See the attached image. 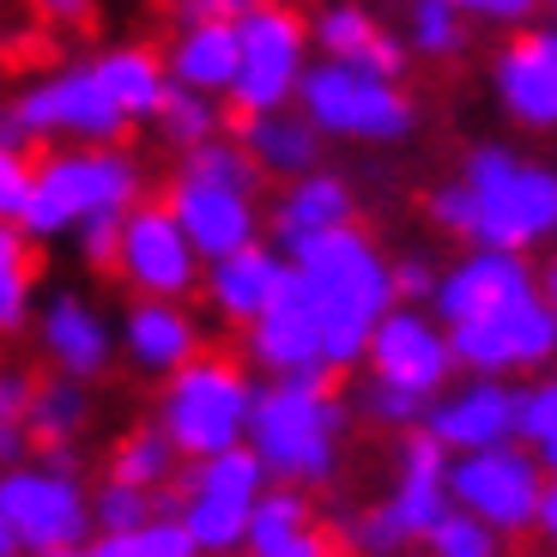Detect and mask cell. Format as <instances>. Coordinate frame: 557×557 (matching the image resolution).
Instances as JSON below:
<instances>
[{"label": "cell", "instance_id": "obj_1", "mask_svg": "<svg viewBox=\"0 0 557 557\" xmlns=\"http://www.w3.org/2000/svg\"><path fill=\"white\" fill-rule=\"evenodd\" d=\"M285 255H292V267L304 273L309 297L321 309L327 370L334 376L363 370V351H370L376 321L400 304V292H394V261L382 255V243L351 219V224H334V231H315V237H297Z\"/></svg>", "mask_w": 557, "mask_h": 557}, {"label": "cell", "instance_id": "obj_2", "mask_svg": "<svg viewBox=\"0 0 557 557\" xmlns=\"http://www.w3.org/2000/svg\"><path fill=\"white\" fill-rule=\"evenodd\" d=\"M346 431H351V400L334 388V370L261 382L249 443L261 448L273 485H304V491L334 485Z\"/></svg>", "mask_w": 557, "mask_h": 557}, {"label": "cell", "instance_id": "obj_3", "mask_svg": "<svg viewBox=\"0 0 557 557\" xmlns=\"http://www.w3.org/2000/svg\"><path fill=\"white\" fill-rule=\"evenodd\" d=\"M460 176H467L473 207H479L473 243L521 249V255L557 243V164L521 158L503 139H479L460 158Z\"/></svg>", "mask_w": 557, "mask_h": 557}, {"label": "cell", "instance_id": "obj_4", "mask_svg": "<svg viewBox=\"0 0 557 557\" xmlns=\"http://www.w3.org/2000/svg\"><path fill=\"white\" fill-rule=\"evenodd\" d=\"M139 200H146V170L127 146H55L37 158L25 231L37 243H55L98 212H134Z\"/></svg>", "mask_w": 557, "mask_h": 557}, {"label": "cell", "instance_id": "obj_5", "mask_svg": "<svg viewBox=\"0 0 557 557\" xmlns=\"http://www.w3.org/2000/svg\"><path fill=\"white\" fill-rule=\"evenodd\" d=\"M255 400H261V382L249 376V363L207 346L200 358L182 363L176 376L158 382L152 418L170 431V443L182 455L200 460V455H219L231 443H249Z\"/></svg>", "mask_w": 557, "mask_h": 557}, {"label": "cell", "instance_id": "obj_6", "mask_svg": "<svg viewBox=\"0 0 557 557\" xmlns=\"http://www.w3.org/2000/svg\"><path fill=\"white\" fill-rule=\"evenodd\" d=\"M297 110L327 139H351V146H394V139H412L418 127V103L400 79L358 67V61H334V55L309 61Z\"/></svg>", "mask_w": 557, "mask_h": 557}, {"label": "cell", "instance_id": "obj_7", "mask_svg": "<svg viewBox=\"0 0 557 557\" xmlns=\"http://www.w3.org/2000/svg\"><path fill=\"white\" fill-rule=\"evenodd\" d=\"M0 509L13 521L25 557L61 552V545L98 540V516H91V485L61 460H13L0 467Z\"/></svg>", "mask_w": 557, "mask_h": 557}, {"label": "cell", "instance_id": "obj_8", "mask_svg": "<svg viewBox=\"0 0 557 557\" xmlns=\"http://www.w3.org/2000/svg\"><path fill=\"white\" fill-rule=\"evenodd\" d=\"M7 110L30 127V139H61V146H122L134 127V115L115 103V91L98 79L91 61L30 79Z\"/></svg>", "mask_w": 557, "mask_h": 557}, {"label": "cell", "instance_id": "obj_9", "mask_svg": "<svg viewBox=\"0 0 557 557\" xmlns=\"http://www.w3.org/2000/svg\"><path fill=\"white\" fill-rule=\"evenodd\" d=\"M243 30V67L237 85H231V110L237 115H261V110H292L297 91H304L309 73V18L297 7H278V0H261L249 18H237Z\"/></svg>", "mask_w": 557, "mask_h": 557}, {"label": "cell", "instance_id": "obj_10", "mask_svg": "<svg viewBox=\"0 0 557 557\" xmlns=\"http://www.w3.org/2000/svg\"><path fill=\"white\" fill-rule=\"evenodd\" d=\"M545 460L533 455L521 436L491 448H467L448 467V485H455V503L485 516L503 540H521V533L540 528V503H545Z\"/></svg>", "mask_w": 557, "mask_h": 557}, {"label": "cell", "instance_id": "obj_11", "mask_svg": "<svg viewBox=\"0 0 557 557\" xmlns=\"http://www.w3.org/2000/svg\"><path fill=\"white\" fill-rule=\"evenodd\" d=\"M448 334H455L460 370L521 382V376H540V370L557 363V304L540 285V292L491 309V315H479V321H460V327H448Z\"/></svg>", "mask_w": 557, "mask_h": 557}, {"label": "cell", "instance_id": "obj_12", "mask_svg": "<svg viewBox=\"0 0 557 557\" xmlns=\"http://www.w3.org/2000/svg\"><path fill=\"white\" fill-rule=\"evenodd\" d=\"M110 273L134 297H200V285H207V255L182 231L170 200H139L122 219V249H115Z\"/></svg>", "mask_w": 557, "mask_h": 557}, {"label": "cell", "instance_id": "obj_13", "mask_svg": "<svg viewBox=\"0 0 557 557\" xmlns=\"http://www.w3.org/2000/svg\"><path fill=\"white\" fill-rule=\"evenodd\" d=\"M363 370L394 382V388H412V394H431L436 400L460 370L455 334H448V321L436 315L431 304H394L388 315L376 321V334H370Z\"/></svg>", "mask_w": 557, "mask_h": 557}, {"label": "cell", "instance_id": "obj_14", "mask_svg": "<svg viewBox=\"0 0 557 557\" xmlns=\"http://www.w3.org/2000/svg\"><path fill=\"white\" fill-rule=\"evenodd\" d=\"M491 98L528 134H557V25H521L497 42Z\"/></svg>", "mask_w": 557, "mask_h": 557}, {"label": "cell", "instance_id": "obj_15", "mask_svg": "<svg viewBox=\"0 0 557 557\" xmlns=\"http://www.w3.org/2000/svg\"><path fill=\"white\" fill-rule=\"evenodd\" d=\"M243 346H249V363L267 370V376H304V370H327V339H321V309L309 297L304 273L285 267L273 304L243 327Z\"/></svg>", "mask_w": 557, "mask_h": 557}, {"label": "cell", "instance_id": "obj_16", "mask_svg": "<svg viewBox=\"0 0 557 557\" xmlns=\"http://www.w3.org/2000/svg\"><path fill=\"white\" fill-rule=\"evenodd\" d=\"M516 424H521V382L479 376V370H467V382H448L431 400V412H424V431H431L448 455L509 443Z\"/></svg>", "mask_w": 557, "mask_h": 557}, {"label": "cell", "instance_id": "obj_17", "mask_svg": "<svg viewBox=\"0 0 557 557\" xmlns=\"http://www.w3.org/2000/svg\"><path fill=\"white\" fill-rule=\"evenodd\" d=\"M528 292H540V273H533V261L521 249L467 243V255H460L455 267H443V285H436L431 309L448 327H460V321H479V315L516 304V297H528Z\"/></svg>", "mask_w": 557, "mask_h": 557}, {"label": "cell", "instance_id": "obj_18", "mask_svg": "<svg viewBox=\"0 0 557 557\" xmlns=\"http://www.w3.org/2000/svg\"><path fill=\"white\" fill-rule=\"evenodd\" d=\"M170 212L182 219V231L195 237V249L207 255V261H219V255L231 249H249V243H261V195L255 188H224V182H200V176H182L164 188Z\"/></svg>", "mask_w": 557, "mask_h": 557}, {"label": "cell", "instance_id": "obj_19", "mask_svg": "<svg viewBox=\"0 0 557 557\" xmlns=\"http://www.w3.org/2000/svg\"><path fill=\"white\" fill-rule=\"evenodd\" d=\"M207 351L200 315L188 309V297H134L122 315V358L134 363L146 382L176 376L188 358Z\"/></svg>", "mask_w": 557, "mask_h": 557}, {"label": "cell", "instance_id": "obj_20", "mask_svg": "<svg viewBox=\"0 0 557 557\" xmlns=\"http://www.w3.org/2000/svg\"><path fill=\"white\" fill-rule=\"evenodd\" d=\"M448 467H455V455H448L424 424H418V431H400V443H394V473H388V509L400 516V528L412 533L418 545H424V533L455 509Z\"/></svg>", "mask_w": 557, "mask_h": 557}, {"label": "cell", "instance_id": "obj_21", "mask_svg": "<svg viewBox=\"0 0 557 557\" xmlns=\"http://www.w3.org/2000/svg\"><path fill=\"white\" fill-rule=\"evenodd\" d=\"M37 346L49 358V370L79 382H98L122 351V327L103 321V309H91L79 292H55L37 309Z\"/></svg>", "mask_w": 557, "mask_h": 557}, {"label": "cell", "instance_id": "obj_22", "mask_svg": "<svg viewBox=\"0 0 557 557\" xmlns=\"http://www.w3.org/2000/svg\"><path fill=\"white\" fill-rule=\"evenodd\" d=\"M285 267H292L285 243L261 237V243H249V249H231V255H219V261H207V285H200V297H207V309L224 321V327H237L243 334V327L273 304Z\"/></svg>", "mask_w": 557, "mask_h": 557}, {"label": "cell", "instance_id": "obj_23", "mask_svg": "<svg viewBox=\"0 0 557 557\" xmlns=\"http://www.w3.org/2000/svg\"><path fill=\"white\" fill-rule=\"evenodd\" d=\"M249 557H339V533L315 521L304 485H267L249 516Z\"/></svg>", "mask_w": 557, "mask_h": 557}, {"label": "cell", "instance_id": "obj_24", "mask_svg": "<svg viewBox=\"0 0 557 557\" xmlns=\"http://www.w3.org/2000/svg\"><path fill=\"white\" fill-rule=\"evenodd\" d=\"M309 37H315V55H334V61H358V67H376L388 79L406 73V55H412V42L382 30V18L358 0H334V7H321L309 18Z\"/></svg>", "mask_w": 557, "mask_h": 557}, {"label": "cell", "instance_id": "obj_25", "mask_svg": "<svg viewBox=\"0 0 557 557\" xmlns=\"http://www.w3.org/2000/svg\"><path fill=\"white\" fill-rule=\"evenodd\" d=\"M164 61H170V79L176 85H195V91H212V98H231L237 67H243L237 18H188V25H176Z\"/></svg>", "mask_w": 557, "mask_h": 557}, {"label": "cell", "instance_id": "obj_26", "mask_svg": "<svg viewBox=\"0 0 557 557\" xmlns=\"http://www.w3.org/2000/svg\"><path fill=\"white\" fill-rule=\"evenodd\" d=\"M358 219V195H351V182L334 176V170H304L278 188L273 200V237L292 249L297 237H315V231H334V224H351Z\"/></svg>", "mask_w": 557, "mask_h": 557}, {"label": "cell", "instance_id": "obj_27", "mask_svg": "<svg viewBox=\"0 0 557 557\" xmlns=\"http://www.w3.org/2000/svg\"><path fill=\"white\" fill-rule=\"evenodd\" d=\"M243 122V146L255 152V164L267 170V176H278V182H292V176H304V170H315L321 164V146H327V134H321L315 122H309L304 110H261V115H237Z\"/></svg>", "mask_w": 557, "mask_h": 557}, {"label": "cell", "instance_id": "obj_28", "mask_svg": "<svg viewBox=\"0 0 557 557\" xmlns=\"http://www.w3.org/2000/svg\"><path fill=\"white\" fill-rule=\"evenodd\" d=\"M91 67H98V79L115 91V103H122L134 122H158V110H164L170 98V61L158 55V49H146V42H110L103 55H91Z\"/></svg>", "mask_w": 557, "mask_h": 557}, {"label": "cell", "instance_id": "obj_29", "mask_svg": "<svg viewBox=\"0 0 557 557\" xmlns=\"http://www.w3.org/2000/svg\"><path fill=\"white\" fill-rule=\"evenodd\" d=\"M182 467H188V455L170 443V431L158 424V418H146V424L122 431V436H115V448H110V479H127V485H146V491L176 485Z\"/></svg>", "mask_w": 557, "mask_h": 557}, {"label": "cell", "instance_id": "obj_30", "mask_svg": "<svg viewBox=\"0 0 557 557\" xmlns=\"http://www.w3.org/2000/svg\"><path fill=\"white\" fill-rule=\"evenodd\" d=\"M176 485L182 491H212V497H237V503H261V491L273 485V473H267V460L255 443H231V448H219V455L188 460Z\"/></svg>", "mask_w": 557, "mask_h": 557}, {"label": "cell", "instance_id": "obj_31", "mask_svg": "<svg viewBox=\"0 0 557 557\" xmlns=\"http://www.w3.org/2000/svg\"><path fill=\"white\" fill-rule=\"evenodd\" d=\"M25 424H30V436H37V448L79 443L85 424H91V394H85V382H79V376H61V370H49V376L37 382V394H30Z\"/></svg>", "mask_w": 557, "mask_h": 557}, {"label": "cell", "instance_id": "obj_32", "mask_svg": "<svg viewBox=\"0 0 557 557\" xmlns=\"http://www.w3.org/2000/svg\"><path fill=\"white\" fill-rule=\"evenodd\" d=\"M30 231L0 219V339H13L30 327L37 309V261H30Z\"/></svg>", "mask_w": 557, "mask_h": 557}, {"label": "cell", "instance_id": "obj_33", "mask_svg": "<svg viewBox=\"0 0 557 557\" xmlns=\"http://www.w3.org/2000/svg\"><path fill=\"white\" fill-rule=\"evenodd\" d=\"M249 516H255V503L212 497V491H182V521H188V533L200 540L207 557L243 552V545H249Z\"/></svg>", "mask_w": 557, "mask_h": 557}, {"label": "cell", "instance_id": "obj_34", "mask_svg": "<svg viewBox=\"0 0 557 557\" xmlns=\"http://www.w3.org/2000/svg\"><path fill=\"white\" fill-rule=\"evenodd\" d=\"M237 115V110H231ZM224 103L212 98V91H195V85H170L164 110H158V134H164V146H176V152H188V146H200V139H219L224 134Z\"/></svg>", "mask_w": 557, "mask_h": 557}, {"label": "cell", "instance_id": "obj_35", "mask_svg": "<svg viewBox=\"0 0 557 557\" xmlns=\"http://www.w3.org/2000/svg\"><path fill=\"white\" fill-rule=\"evenodd\" d=\"M98 545L103 557H207L200 540L188 533V521H182V509H158L152 521H139L127 533H98Z\"/></svg>", "mask_w": 557, "mask_h": 557}, {"label": "cell", "instance_id": "obj_36", "mask_svg": "<svg viewBox=\"0 0 557 557\" xmlns=\"http://www.w3.org/2000/svg\"><path fill=\"white\" fill-rule=\"evenodd\" d=\"M176 170H182V176H200V182H224V188H255V195H261V176H267V170L255 164L249 146H243V139H231V134L188 146Z\"/></svg>", "mask_w": 557, "mask_h": 557}, {"label": "cell", "instance_id": "obj_37", "mask_svg": "<svg viewBox=\"0 0 557 557\" xmlns=\"http://www.w3.org/2000/svg\"><path fill=\"white\" fill-rule=\"evenodd\" d=\"M406 42H412V55H424V61H455L460 49H467V13H460L455 0H412Z\"/></svg>", "mask_w": 557, "mask_h": 557}, {"label": "cell", "instance_id": "obj_38", "mask_svg": "<svg viewBox=\"0 0 557 557\" xmlns=\"http://www.w3.org/2000/svg\"><path fill=\"white\" fill-rule=\"evenodd\" d=\"M339 545H346L351 557H406L418 540L400 528V516H394L388 497H382V503H363V509H351V516L339 521Z\"/></svg>", "mask_w": 557, "mask_h": 557}, {"label": "cell", "instance_id": "obj_39", "mask_svg": "<svg viewBox=\"0 0 557 557\" xmlns=\"http://www.w3.org/2000/svg\"><path fill=\"white\" fill-rule=\"evenodd\" d=\"M516 436L545 460V473H557V370H540V376L521 382V424Z\"/></svg>", "mask_w": 557, "mask_h": 557}, {"label": "cell", "instance_id": "obj_40", "mask_svg": "<svg viewBox=\"0 0 557 557\" xmlns=\"http://www.w3.org/2000/svg\"><path fill=\"white\" fill-rule=\"evenodd\" d=\"M424 557H503V533L473 509H448L431 533H424Z\"/></svg>", "mask_w": 557, "mask_h": 557}, {"label": "cell", "instance_id": "obj_41", "mask_svg": "<svg viewBox=\"0 0 557 557\" xmlns=\"http://www.w3.org/2000/svg\"><path fill=\"white\" fill-rule=\"evenodd\" d=\"M351 406H358L370 424H382V431H418L424 412H431V394H412V388H394V382H382V376H363V388L351 394Z\"/></svg>", "mask_w": 557, "mask_h": 557}, {"label": "cell", "instance_id": "obj_42", "mask_svg": "<svg viewBox=\"0 0 557 557\" xmlns=\"http://www.w3.org/2000/svg\"><path fill=\"white\" fill-rule=\"evenodd\" d=\"M91 516H98V533H127V528H139V521L158 516V491L103 473L98 485H91Z\"/></svg>", "mask_w": 557, "mask_h": 557}, {"label": "cell", "instance_id": "obj_43", "mask_svg": "<svg viewBox=\"0 0 557 557\" xmlns=\"http://www.w3.org/2000/svg\"><path fill=\"white\" fill-rule=\"evenodd\" d=\"M424 219H431L436 231H443V237L473 243L479 207H473V188H467V176H448V182H436L431 195H424Z\"/></svg>", "mask_w": 557, "mask_h": 557}, {"label": "cell", "instance_id": "obj_44", "mask_svg": "<svg viewBox=\"0 0 557 557\" xmlns=\"http://www.w3.org/2000/svg\"><path fill=\"white\" fill-rule=\"evenodd\" d=\"M30 195H37V158H30V146H0V219L25 224Z\"/></svg>", "mask_w": 557, "mask_h": 557}, {"label": "cell", "instance_id": "obj_45", "mask_svg": "<svg viewBox=\"0 0 557 557\" xmlns=\"http://www.w3.org/2000/svg\"><path fill=\"white\" fill-rule=\"evenodd\" d=\"M122 219L127 212H98L73 231V249H79L85 267H115V249H122Z\"/></svg>", "mask_w": 557, "mask_h": 557}, {"label": "cell", "instance_id": "obj_46", "mask_svg": "<svg viewBox=\"0 0 557 557\" xmlns=\"http://www.w3.org/2000/svg\"><path fill=\"white\" fill-rule=\"evenodd\" d=\"M436 285H443V267L424 249H406L400 261H394V292H400V304H431Z\"/></svg>", "mask_w": 557, "mask_h": 557}, {"label": "cell", "instance_id": "obj_47", "mask_svg": "<svg viewBox=\"0 0 557 557\" xmlns=\"http://www.w3.org/2000/svg\"><path fill=\"white\" fill-rule=\"evenodd\" d=\"M30 394H37V376H30V370H0V418H25Z\"/></svg>", "mask_w": 557, "mask_h": 557}, {"label": "cell", "instance_id": "obj_48", "mask_svg": "<svg viewBox=\"0 0 557 557\" xmlns=\"http://www.w3.org/2000/svg\"><path fill=\"white\" fill-rule=\"evenodd\" d=\"M261 0H176V25L188 18H249Z\"/></svg>", "mask_w": 557, "mask_h": 557}, {"label": "cell", "instance_id": "obj_49", "mask_svg": "<svg viewBox=\"0 0 557 557\" xmlns=\"http://www.w3.org/2000/svg\"><path fill=\"white\" fill-rule=\"evenodd\" d=\"M30 7H37V18L42 25H85V18L98 13V0H30Z\"/></svg>", "mask_w": 557, "mask_h": 557}, {"label": "cell", "instance_id": "obj_50", "mask_svg": "<svg viewBox=\"0 0 557 557\" xmlns=\"http://www.w3.org/2000/svg\"><path fill=\"white\" fill-rule=\"evenodd\" d=\"M37 436H30L25 418H0V467H13V460H30Z\"/></svg>", "mask_w": 557, "mask_h": 557}, {"label": "cell", "instance_id": "obj_51", "mask_svg": "<svg viewBox=\"0 0 557 557\" xmlns=\"http://www.w3.org/2000/svg\"><path fill=\"white\" fill-rule=\"evenodd\" d=\"M540 7H545V0H491L485 18H491V25H503V30H521V25L540 18Z\"/></svg>", "mask_w": 557, "mask_h": 557}, {"label": "cell", "instance_id": "obj_52", "mask_svg": "<svg viewBox=\"0 0 557 557\" xmlns=\"http://www.w3.org/2000/svg\"><path fill=\"white\" fill-rule=\"evenodd\" d=\"M540 545H545V557H557V473L545 479V503H540Z\"/></svg>", "mask_w": 557, "mask_h": 557}, {"label": "cell", "instance_id": "obj_53", "mask_svg": "<svg viewBox=\"0 0 557 557\" xmlns=\"http://www.w3.org/2000/svg\"><path fill=\"white\" fill-rule=\"evenodd\" d=\"M0 557H25V545H18L13 521H7V509H0Z\"/></svg>", "mask_w": 557, "mask_h": 557}, {"label": "cell", "instance_id": "obj_54", "mask_svg": "<svg viewBox=\"0 0 557 557\" xmlns=\"http://www.w3.org/2000/svg\"><path fill=\"white\" fill-rule=\"evenodd\" d=\"M37 557H103V545L85 540V545H61V552H37Z\"/></svg>", "mask_w": 557, "mask_h": 557}, {"label": "cell", "instance_id": "obj_55", "mask_svg": "<svg viewBox=\"0 0 557 557\" xmlns=\"http://www.w3.org/2000/svg\"><path fill=\"white\" fill-rule=\"evenodd\" d=\"M540 285H545V297L557 304V261H545V267H540Z\"/></svg>", "mask_w": 557, "mask_h": 557}, {"label": "cell", "instance_id": "obj_56", "mask_svg": "<svg viewBox=\"0 0 557 557\" xmlns=\"http://www.w3.org/2000/svg\"><path fill=\"white\" fill-rule=\"evenodd\" d=\"M455 7H460L467 18H485V7H491V0H455Z\"/></svg>", "mask_w": 557, "mask_h": 557}, {"label": "cell", "instance_id": "obj_57", "mask_svg": "<svg viewBox=\"0 0 557 557\" xmlns=\"http://www.w3.org/2000/svg\"><path fill=\"white\" fill-rule=\"evenodd\" d=\"M545 7H552V13H557V0H545Z\"/></svg>", "mask_w": 557, "mask_h": 557}]
</instances>
